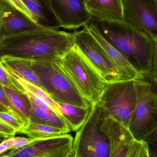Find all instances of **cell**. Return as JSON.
<instances>
[{
    "label": "cell",
    "mask_w": 157,
    "mask_h": 157,
    "mask_svg": "<svg viewBox=\"0 0 157 157\" xmlns=\"http://www.w3.org/2000/svg\"><path fill=\"white\" fill-rule=\"evenodd\" d=\"M56 61L81 95L91 106H95L99 101L106 82L78 47L74 44Z\"/></svg>",
    "instance_id": "obj_3"
},
{
    "label": "cell",
    "mask_w": 157,
    "mask_h": 157,
    "mask_svg": "<svg viewBox=\"0 0 157 157\" xmlns=\"http://www.w3.org/2000/svg\"><path fill=\"white\" fill-rule=\"evenodd\" d=\"M0 84H2V86L12 88L14 89L20 90L12 82L11 79L7 76L6 73L3 69L1 61H0Z\"/></svg>",
    "instance_id": "obj_27"
},
{
    "label": "cell",
    "mask_w": 157,
    "mask_h": 157,
    "mask_svg": "<svg viewBox=\"0 0 157 157\" xmlns=\"http://www.w3.org/2000/svg\"><path fill=\"white\" fill-rule=\"evenodd\" d=\"M145 78L153 79L154 40L127 22L92 18L90 23Z\"/></svg>",
    "instance_id": "obj_2"
},
{
    "label": "cell",
    "mask_w": 157,
    "mask_h": 157,
    "mask_svg": "<svg viewBox=\"0 0 157 157\" xmlns=\"http://www.w3.org/2000/svg\"><path fill=\"white\" fill-rule=\"evenodd\" d=\"M149 157H157V143H147Z\"/></svg>",
    "instance_id": "obj_31"
},
{
    "label": "cell",
    "mask_w": 157,
    "mask_h": 157,
    "mask_svg": "<svg viewBox=\"0 0 157 157\" xmlns=\"http://www.w3.org/2000/svg\"><path fill=\"white\" fill-rule=\"evenodd\" d=\"M0 61L8 66L22 78L40 87L37 77L31 66L30 60L3 56L0 58Z\"/></svg>",
    "instance_id": "obj_20"
},
{
    "label": "cell",
    "mask_w": 157,
    "mask_h": 157,
    "mask_svg": "<svg viewBox=\"0 0 157 157\" xmlns=\"http://www.w3.org/2000/svg\"><path fill=\"white\" fill-rule=\"evenodd\" d=\"M136 81L106 82L98 102L105 117L113 118L127 128L137 103Z\"/></svg>",
    "instance_id": "obj_5"
},
{
    "label": "cell",
    "mask_w": 157,
    "mask_h": 157,
    "mask_svg": "<svg viewBox=\"0 0 157 157\" xmlns=\"http://www.w3.org/2000/svg\"><path fill=\"white\" fill-rule=\"evenodd\" d=\"M128 157H149L147 143L135 140Z\"/></svg>",
    "instance_id": "obj_25"
},
{
    "label": "cell",
    "mask_w": 157,
    "mask_h": 157,
    "mask_svg": "<svg viewBox=\"0 0 157 157\" xmlns=\"http://www.w3.org/2000/svg\"><path fill=\"white\" fill-rule=\"evenodd\" d=\"M1 63L7 76L15 86L24 91L28 96L36 97L48 104L58 115L62 117L59 104L52 98L49 94L40 87L19 76L15 72L5 64L2 63Z\"/></svg>",
    "instance_id": "obj_17"
},
{
    "label": "cell",
    "mask_w": 157,
    "mask_h": 157,
    "mask_svg": "<svg viewBox=\"0 0 157 157\" xmlns=\"http://www.w3.org/2000/svg\"><path fill=\"white\" fill-rule=\"evenodd\" d=\"M17 133L16 132L12 127L0 120V135L6 138L13 137Z\"/></svg>",
    "instance_id": "obj_28"
},
{
    "label": "cell",
    "mask_w": 157,
    "mask_h": 157,
    "mask_svg": "<svg viewBox=\"0 0 157 157\" xmlns=\"http://www.w3.org/2000/svg\"><path fill=\"white\" fill-rule=\"evenodd\" d=\"M105 117L98 103L92 106L87 119L74 139V157H109V141L101 129Z\"/></svg>",
    "instance_id": "obj_6"
},
{
    "label": "cell",
    "mask_w": 157,
    "mask_h": 157,
    "mask_svg": "<svg viewBox=\"0 0 157 157\" xmlns=\"http://www.w3.org/2000/svg\"><path fill=\"white\" fill-rule=\"evenodd\" d=\"M83 1H84V2H85V3H86L87 2V1H88V0H83Z\"/></svg>",
    "instance_id": "obj_38"
},
{
    "label": "cell",
    "mask_w": 157,
    "mask_h": 157,
    "mask_svg": "<svg viewBox=\"0 0 157 157\" xmlns=\"http://www.w3.org/2000/svg\"><path fill=\"white\" fill-rule=\"evenodd\" d=\"M48 29H50L37 24L4 0H0V38L24 31Z\"/></svg>",
    "instance_id": "obj_12"
},
{
    "label": "cell",
    "mask_w": 157,
    "mask_h": 157,
    "mask_svg": "<svg viewBox=\"0 0 157 157\" xmlns=\"http://www.w3.org/2000/svg\"><path fill=\"white\" fill-rule=\"evenodd\" d=\"M0 102L2 105H3L8 110L13 111L12 106L9 102L7 96L4 90L3 86L1 84H0Z\"/></svg>",
    "instance_id": "obj_29"
},
{
    "label": "cell",
    "mask_w": 157,
    "mask_h": 157,
    "mask_svg": "<svg viewBox=\"0 0 157 157\" xmlns=\"http://www.w3.org/2000/svg\"><path fill=\"white\" fill-rule=\"evenodd\" d=\"M86 26L105 50L106 53L117 68L122 81L133 80L140 81L145 78V77L137 71L119 51L105 40L92 24L89 23Z\"/></svg>",
    "instance_id": "obj_14"
},
{
    "label": "cell",
    "mask_w": 157,
    "mask_h": 157,
    "mask_svg": "<svg viewBox=\"0 0 157 157\" xmlns=\"http://www.w3.org/2000/svg\"><path fill=\"white\" fill-rule=\"evenodd\" d=\"M0 157H11V155L9 154V153H7L6 154H5V155H2Z\"/></svg>",
    "instance_id": "obj_35"
},
{
    "label": "cell",
    "mask_w": 157,
    "mask_h": 157,
    "mask_svg": "<svg viewBox=\"0 0 157 157\" xmlns=\"http://www.w3.org/2000/svg\"><path fill=\"white\" fill-rule=\"evenodd\" d=\"M0 120L12 127L17 133H21L25 127L22 121L12 111L0 112Z\"/></svg>",
    "instance_id": "obj_23"
},
{
    "label": "cell",
    "mask_w": 157,
    "mask_h": 157,
    "mask_svg": "<svg viewBox=\"0 0 157 157\" xmlns=\"http://www.w3.org/2000/svg\"><path fill=\"white\" fill-rule=\"evenodd\" d=\"M124 21L157 40V0H122Z\"/></svg>",
    "instance_id": "obj_9"
},
{
    "label": "cell",
    "mask_w": 157,
    "mask_h": 157,
    "mask_svg": "<svg viewBox=\"0 0 157 157\" xmlns=\"http://www.w3.org/2000/svg\"><path fill=\"white\" fill-rule=\"evenodd\" d=\"M29 123L38 124L71 132L69 126L61 116L32 106Z\"/></svg>",
    "instance_id": "obj_21"
},
{
    "label": "cell",
    "mask_w": 157,
    "mask_h": 157,
    "mask_svg": "<svg viewBox=\"0 0 157 157\" xmlns=\"http://www.w3.org/2000/svg\"><path fill=\"white\" fill-rule=\"evenodd\" d=\"M101 129L109 141V157H128L135 141L128 128L113 118L107 117L102 121Z\"/></svg>",
    "instance_id": "obj_13"
},
{
    "label": "cell",
    "mask_w": 157,
    "mask_h": 157,
    "mask_svg": "<svg viewBox=\"0 0 157 157\" xmlns=\"http://www.w3.org/2000/svg\"><path fill=\"white\" fill-rule=\"evenodd\" d=\"M31 139H48L68 134L69 132L59 128L38 124L29 123L21 132Z\"/></svg>",
    "instance_id": "obj_22"
},
{
    "label": "cell",
    "mask_w": 157,
    "mask_h": 157,
    "mask_svg": "<svg viewBox=\"0 0 157 157\" xmlns=\"http://www.w3.org/2000/svg\"><path fill=\"white\" fill-rule=\"evenodd\" d=\"M153 76V79L157 80V40L155 41Z\"/></svg>",
    "instance_id": "obj_30"
},
{
    "label": "cell",
    "mask_w": 157,
    "mask_h": 157,
    "mask_svg": "<svg viewBox=\"0 0 157 157\" xmlns=\"http://www.w3.org/2000/svg\"><path fill=\"white\" fill-rule=\"evenodd\" d=\"M74 43L95 67L106 82L122 81L118 70L102 46L86 26L73 32Z\"/></svg>",
    "instance_id": "obj_8"
},
{
    "label": "cell",
    "mask_w": 157,
    "mask_h": 157,
    "mask_svg": "<svg viewBox=\"0 0 157 157\" xmlns=\"http://www.w3.org/2000/svg\"><path fill=\"white\" fill-rule=\"evenodd\" d=\"M45 139H31L23 136H13L6 138V140L8 144V150H12L25 147L36 142Z\"/></svg>",
    "instance_id": "obj_24"
},
{
    "label": "cell",
    "mask_w": 157,
    "mask_h": 157,
    "mask_svg": "<svg viewBox=\"0 0 157 157\" xmlns=\"http://www.w3.org/2000/svg\"><path fill=\"white\" fill-rule=\"evenodd\" d=\"M137 103L128 129L135 140L145 141L157 126V89L152 82L136 81Z\"/></svg>",
    "instance_id": "obj_7"
},
{
    "label": "cell",
    "mask_w": 157,
    "mask_h": 157,
    "mask_svg": "<svg viewBox=\"0 0 157 157\" xmlns=\"http://www.w3.org/2000/svg\"><path fill=\"white\" fill-rule=\"evenodd\" d=\"M36 23L43 27L59 30L61 28L51 5L50 0H22Z\"/></svg>",
    "instance_id": "obj_16"
},
{
    "label": "cell",
    "mask_w": 157,
    "mask_h": 157,
    "mask_svg": "<svg viewBox=\"0 0 157 157\" xmlns=\"http://www.w3.org/2000/svg\"><path fill=\"white\" fill-rule=\"evenodd\" d=\"M4 1L8 4L11 6L12 7H13L29 18L33 20L28 9H27L24 2H22V0H4Z\"/></svg>",
    "instance_id": "obj_26"
},
{
    "label": "cell",
    "mask_w": 157,
    "mask_h": 157,
    "mask_svg": "<svg viewBox=\"0 0 157 157\" xmlns=\"http://www.w3.org/2000/svg\"><path fill=\"white\" fill-rule=\"evenodd\" d=\"M51 5L61 28L76 30L88 25L92 18L83 0H50Z\"/></svg>",
    "instance_id": "obj_11"
},
{
    "label": "cell",
    "mask_w": 157,
    "mask_h": 157,
    "mask_svg": "<svg viewBox=\"0 0 157 157\" xmlns=\"http://www.w3.org/2000/svg\"><path fill=\"white\" fill-rule=\"evenodd\" d=\"M145 141L147 143H157V126L147 136Z\"/></svg>",
    "instance_id": "obj_32"
},
{
    "label": "cell",
    "mask_w": 157,
    "mask_h": 157,
    "mask_svg": "<svg viewBox=\"0 0 157 157\" xmlns=\"http://www.w3.org/2000/svg\"><path fill=\"white\" fill-rule=\"evenodd\" d=\"M86 5L92 18L105 21H124L122 0H88Z\"/></svg>",
    "instance_id": "obj_15"
},
{
    "label": "cell",
    "mask_w": 157,
    "mask_h": 157,
    "mask_svg": "<svg viewBox=\"0 0 157 157\" xmlns=\"http://www.w3.org/2000/svg\"><path fill=\"white\" fill-rule=\"evenodd\" d=\"M56 60H30L40 87L49 94L56 102L59 101L80 108L91 106L62 71Z\"/></svg>",
    "instance_id": "obj_4"
},
{
    "label": "cell",
    "mask_w": 157,
    "mask_h": 157,
    "mask_svg": "<svg viewBox=\"0 0 157 157\" xmlns=\"http://www.w3.org/2000/svg\"><path fill=\"white\" fill-rule=\"evenodd\" d=\"M9 111L0 102V112H8Z\"/></svg>",
    "instance_id": "obj_34"
},
{
    "label": "cell",
    "mask_w": 157,
    "mask_h": 157,
    "mask_svg": "<svg viewBox=\"0 0 157 157\" xmlns=\"http://www.w3.org/2000/svg\"><path fill=\"white\" fill-rule=\"evenodd\" d=\"M6 138H5L3 141L0 144V156L3 155L7 151H9L8 148V144L6 142Z\"/></svg>",
    "instance_id": "obj_33"
},
{
    "label": "cell",
    "mask_w": 157,
    "mask_h": 157,
    "mask_svg": "<svg viewBox=\"0 0 157 157\" xmlns=\"http://www.w3.org/2000/svg\"><path fill=\"white\" fill-rule=\"evenodd\" d=\"M71 135L48 138L25 147L11 150V157H74Z\"/></svg>",
    "instance_id": "obj_10"
},
{
    "label": "cell",
    "mask_w": 157,
    "mask_h": 157,
    "mask_svg": "<svg viewBox=\"0 0 157 157\" xmlns=\"http://www.w3.org/2000/svg\"><path fill=\"white\" fill-rule=\"evenodd\" d=\"M73 33L51 30L24 31L0 38V58L32 60L60 59L74 45Z\"/></svg>",
    "instance_id": "obj_1"
},
{
    "label": "cell",
    "mask_w": 157,
    "mask_h": 157,
    "mask_svg": "<svg viewBox=\"0 0 157 157\" xmlns=\"http://www.w3.org/2000/svg\"><path fill=\"white\" fill-rule=\"evenodd\" d=\"M6 137H4L2 136L1 135H0V144L2 143V141H3L4 140V139H5Z\"/></svg>",
    "instance_id": "obj_36"
},
{
    "label": "cell",
    "mask_w": 157,
    "mask_h": 157,
    "mask_svg": "<svg viewBox=\"0 0 157 157\" xmlns=\"http://www.w3.org/2000/svg\"><path fill=\"white\" fill-rule=\"evenodd\" d=\"M59 106L62 117L71 131L76 132L82 127L91 111L92 106L84 108L57 101Z\"/></svg>",
    "instance_id": "obj_19"
},
{
    "label": "cell",
    "mask_w": 157,
    "mask_h": 157,
    "mask_svg": "<svg viewBox=\"0 0 157 157\" xmlns=\"http://www.w3.org/2000/svg\"></svg>",
    "instance_id": "obj_39"
},
{
    "label": "cell",
    "mask_w": 157,
    "mask_h": 157,
    "mask_svg": "<svg viewBox=\"0 0 157 157\" xmlns=\"http://www.w3.org/2000/svg\"><path fill=\"white\" fill-rule=\"evenodd\" d=\"M152 80H153V81H154V82H155V83L157 87V80H155V79H152Z\"/></svg>",
    "instance_id": "obj_37"
},
{
    "label": "cell",
    "mask_w": 157,
    "mask_h": 157,
    "mask_svg": "<svg viewBox=\"0 0 157 157\" xmlns=\"http://www.w3.org/2000/svg\"><path fill=\"white\" fill-rule=\"evenodd\" d=\"M3 88L12 106L13 112L25 127L29 124L32 108L28 96L21 90L14 89L4 86Z\"/></svg>",
    "instance_id": "obj_18"
}]
</instances>
